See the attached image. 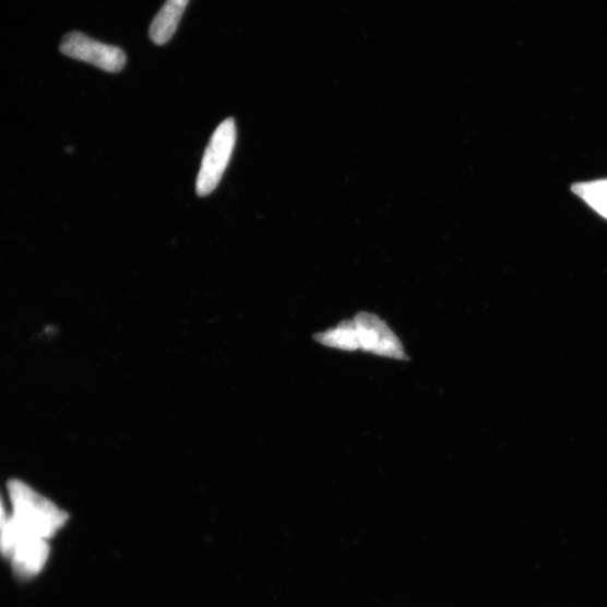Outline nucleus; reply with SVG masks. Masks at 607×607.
<instances>
[{
	"label": "nucleus",
	"instance_id": "obj_1",
	"mask_svg": "<svg viewBox=\"0 0 607 607\" xmlns=\"http://www.w3.org/2000/svg\"><path fill=\"white\" fill-rule=\"evenodd\" d=\"M12 507L10 517L26 533L50 540L68 521V514L26 483L8 484Z\"/></svg>",
	"mask_w": 607,
	"mask_h": 607
},
{
	"label": "nucleus",
	"instance_id": "obj_2",
	"mask_svg": "<svg viewBox=\"0 0 607 607\" xmlns=\"http://www.w3.org/2000/svg\"><path fill=\"white\" fill-rule=\"evenodd\" d=\"M0 554L11 560L16 578L29 580L44 571L50 556L49 540L26 533L9 516L0 531Z\"/></svg>",
	"mask_w": 607,
	"mask_h": 607
},
{
	"label": "nucleus",
	"instance_id": "obj_3",
	"mask_svg": "<svg viewBox=\"0 0 607 607\" xmlns=\"http://www.w3.org/2000/svg\"><path fill=\"white\" fill-rule=\"evenodd\" d=\"M236 143V122L234 119H227L218 126L205 150L197 182L199 197L204 198L215 191L231 160Z\"/></svg>",
	"mask_w": 607,
	"mask_h": 607
},
{
	"label": "nucleus",
	"instance_id": "obj_4",
	"mask_svg": "<svg viewBox=\"0 0 607 607\" xmlns=\"http://www.w3.org/2000/svg\"><path fill=\"white\" fill-rule=\"evenodd\" d=\"M60 51L69 58L87 62L111 73L122 71L127 64V55L121 48L91 39L82 32L74 31L67 34Z\"/></svg>",
	"mask_w": 607,
	"mask_h": 607
},
{
	"label": "nucleus",
	"instance_id": "obj_5",
	"mask_svg": "<svg viewBox=\"0 0 607 607\" xmlns=\"http://www.w3.org/2000/svg\"><path fill=\"white\" fill-rule=\"evenodd\" d=\"M359 349L376 356L408 360L400 338L392 329L374 314L360 312L354 319Z\"/></svg>",
	"mask_w": 607,
	"mask_h": 607
},
{
	"label": "nucleus",
	"instance_id": "obj_6",
	"mask_svg": "<svg viewBox=\"0 0 607 607\" xmlns=\"http://www.w3.org/2000/svg\"><path fill=\"white\" fill-rule=\"evenodd\" d=\"M189 2L191 0H167L150 26L152 43L164 46L171 40Z\"/></svg>",
	"mask_w": 607,
	"mask_h": 607
},
{
	"label": "nucleus",
	"instance_id": "obj_7",
	"mask_svg": "<svg viewBox=\"0 0 607 607\" xmlns=\"http://www.w3.org/2000/svg\"><path fill=\"white\" fill-rule=\"evenodd\" d=\"M314 338L321 345L338 350L355 352L359 349L354 320L341 322L335 328L314 335Z\"/></svg>",
	"mask_w": 607,
	"mask_h": 607
},
{
	"label": "nucleus",
	"instance_id": "obj_8",
	"mask_svg": "<svg viewBox=\"0 0 607 607\" xmlns=\"http://www.w3.org/2000/svg\"><path fill=\"white\" fill-rule=\"evenodd\" d=\"M574 192L592 205L599 214L607 217V180L579 183Z\"/></svg>",
	"mask_w": 607,
	"mask_h": 607
},
{
	"label": "nucleus",
	"instance_id": "obj_9",
	"mask_svg": "<svg viewBox=\"0 0 607 607\" xmlns=\"http://www.w3.org/2000/svg\"><path fill=\"white\" fill-rule=\"evenodd\" d=\"M8 517L9 516L7 515L3 499L2 497H0V531H2Z\"/></svg>",
	"mask_w": 607,
	"mask_h": 607
}]
</instances>
